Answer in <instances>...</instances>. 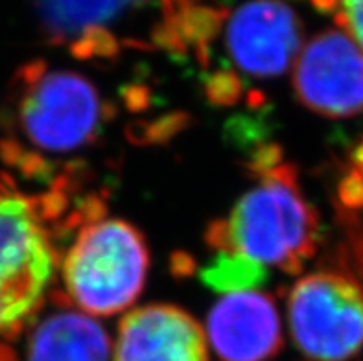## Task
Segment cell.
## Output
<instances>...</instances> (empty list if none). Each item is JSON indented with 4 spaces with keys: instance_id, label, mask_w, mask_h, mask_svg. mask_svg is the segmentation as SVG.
Segmentation results:
<instances>
[{
    "instance_id": "6da1fadb",
    "label": "cell",
    "mask_w": 363,
    "mask_h": 361,
    "mask_svg": "<svg viewBox=\"0 0 363 361\" xmlns=\"http://www.w3.org/2000/svg\"><path fill=\"white\" fill-rule=\"evenodd\" d=\"M41 33L82 61L166 52L208 61L227 9L207 0H33Z\"/></svg>"
},
{
    "instance_id": "7a4b0ae2",
    "label": "cell",
    "mask_w": 363,
    "mask_h": 361,
    "mask_svg": "<svg viewBox=\"0 0 363 361\" xmlns=\"http://www.w3.org/2000/svg\"><path fill=\"white\" fill-rule=\"evenodd\" d=\"M106 214L104 199L79 196L72 172L41 194H24L0 177V338L15 339L41 311L65 252V242Z\"/></svg>"
},
{
    "instance_id": "3957f363",
    "label": "cell",
    "mask_w": 363,
    "mask_h": 361,
    "mask_svg": "<svg viewBox=\"0 0 363 361\" xmlns=\"http://www.w3.org/2000/svg\"><path fill=\"white\" fill-rule=\"evenodd\" d=\"M106 100L100 89L76 70L33 60L11 79L0 160L21 177L50 184L72 168L65 160L98 142L106 128Z\"/></svg>"
},
{
    "instance_id": "277c9868",
    "label": "cell",
    "mask_w": 363,
    "mask_h": 361,
    "mask_svg": "<svg viewBox=\"0 0 363 361\" xmlns=\"http://www.w3.org/2000/svg\"><path fill=\"white\" fill-rule=\"evenodd\" d=\"M255 183L225 218L208 225L205 240L214 251H233L295 274L318 252L321 225L304 196L297 170L273 144L249 162Z\"/></svg>"
},
{
    "instance_id": "5b68a950",
    "label": "cell",
    "mask_w": 363,
    "mask_h": 361,
    "mask_svg": "<svg viewBox=\"0 0 363 361\" xmlns=\"http://www.w3.org/2000/svg\"><path fill=\"white\" fill-rule=\"evenodd\" d=\"M150 251L143 233L120 218L83 223L61 258L60 274L70 304L92 317L128 310L144 289Z\"/></svg>"
},
{
    "instance_id": "8992f818",
    "label": "cell",
    "mask_w": 363,
    "mask_h": 361,
    "mask_svg": "<svg viewBox=\"0 0 363 361\" xmlns=\"http://www.w3.org/2000/svg\"><path fill=\"white\" fill-rule=\"evenodd\" d=\"M220 33L229 69L218 70L207 82L214 104L238 100L245 82L282 76L294 67L303 43L301 18L286 0H247L227 11Z\"/></svg>"
},
{
    "instance_id": "52a82bcc",
    "label": "cell",
    "mask_w": 363,
    "mask_h": 361,
    "mask_svg": "<svg viewBox=\"0 0 363 361\" xmlns=\"http://www.w3.org/2000/svg\"><path fill=\"white\" fill-rule=\"evenodd\" d=\"M288 323L306 360H350L363 348V288L336 271L304 274L288 297Z\"/></svg>"
},
{
    "instance_id": "ba28073f",
    "label": "cell",
    "mask_w": 363,
    "mask_h": 361,
    "mask_svg": "<svg viewBox=\"0 0 363 361\" xmlns=\"http://www.w3.org/2000/svg\"><path fill=\"white\" fill-rule=\"evenodd\" d=\"M294 91L306 109L327 118L363 111V50L340 28L313 35L294 63Z\"/></svg>"
},
{
    "instance_id": "9c48e42d",
    "label": "cell",
    "mask_w": 363,
    "mask_h": 361,
    "mask_svg": "<svg viewBox=\"0 0 363 361\" xmlns=\"http://www.w3.org/2000/svg\"><path fill=\"white\" fill-rule=\"evenodd\" d=\"M205 334L220 361H269L282 348L281 313L267 293H230L211 308Z\"/></svg>"
},
{
    "instance_id": "30bf717a",
    "label": "cell",
    "mask_w": 363,
    "mask_h": 361,
    "mask_svg": "<svg viewBox=\"0 0 363 361\" xmlns=\"http://www.w3.org/2000/svg\"><path fill=\"white\" fill-rule=\"evenodd\" d=\"M115 361H208L205 330L183 308L146 304L128 311L116 334Z\"/></svg>"
},
{
    "instance_id": "8fae6325",
    "label": "cell",
    "mask_w": 363,
    "mask_h": 361,
    "mask_svg": "<svg viewBox=\"0 0 363 361\" xmlns=\"http://www.w3.org/2000/svg\"><path fill=\"white\" fill-rule=\"evenodd\" d=\"M26 335L24 361H109L111 339L96 319L70 304L33 319Z\"/></svg>"
},
{
    "instance_id": "7c38bea8",
    "label": "cell",
    "mask_w": 363,
    "mask_h": 361,
    "mask_svg": "<svg viewBox=\"0 0 363 361\" xmlns=\"http://www.w3.org/2000/svg\"><path fill=\"white\" fill-rule=\"evenodd\" d=\"M267 279V267L245 255L233 251H216L205 267H201V282L221 295L251 291Z\"/></svg>"
},
{
    "instance_id": "4fadbf2b",
    "label": "cell",
    "mask_w": 363,
    "mask_h": 361,
    "mask_svg": "<svg viewBox=\"0 0 363 361\" xmlns=\"http://www.w3.org/2000/svg\"><path fill=\"white\" fill-rule=\"evenodd\" d=\"M323 13L336 18L337 28L354 39L363 50V0H312Z\"/></svg>"
},
{
    "instance_id": "5bb4252c",
    "label": "cell",
    "mask_w": 363,
    "mask_h": 361,
    "mask_svg": "<svg viewBox=\"0 0 363 361\" xmlns=\"http://www.w3.org/2000/svg\"><path fill=\"white\" fill-rule=\"evenodd\" d=\"M340 197L350 212L363 209V142L356 148L349 174L341 181Z\"/></svg>"
}]
</instances>
